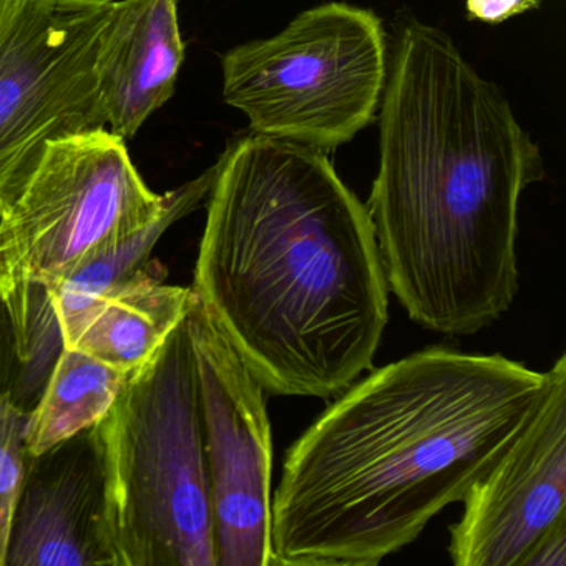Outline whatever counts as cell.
Returning <instances> with one entry per match:
<instances>
[{
	"instance_id": "obj_1",
	"label": "cell",
	"mask_w": 566,
	"mask_h": 566,
	"mask_svg": "<svg viewBox=\"0 0 566 566\" xmlns=\"http://www.w3.org/2000/svg\"><path fill=\"white\" fill-rule=\"evenodd\" d=\"M366 208L387 284L423 329L470 336L518 293V208L542 151L449 34L397 19Z\"/></svg>"
},
{
	"instance_id": "obj_3",
	"label": "cell",
	"mask_w": 566,
	"mask_h": 566,
	"mask_svg": "<svg viewBox=\"0 0 566 566\" xmlns=\"http://www.w3.org/2000/svg\"><path fill=\"white\" fill-rule=\"evenodd\" d=\"M546 373L429 347L354 382L290 447L274 566H376L462 502L532 419Z\"/></svg>"
},
{
	"instance_id": "obj_10",
	"label": "cell",
	"mask_w": 566,
	"mask_h": 566,
	"mask_svg": "<svg viewBox=\"0 0 566 566\" xmlns=\"http://www.w3.org/2000/svg\"><path fill=\"white\" fill-rule=\"evenodd\" d=\"M104 470L94 427L28 455L6 566H111Z\"/></svg>"
},
{
	"instance_id": "obj_5",
	"label": "cell",
	"mask_w": 566,
	"mask_h": 566,
	"mask_svg": "<svg viewBox=\"0 0 566 566\" xmlns=\"http://www.w3.org/2000/svg\"><path fill=\"white\" fill-rule=\"evenodd\" d=\"M389 69V41L376 12L324 2L283 31L243 42L221 57L224 104L251 134L336 150L376 117Z\"/></svg>"
},
{
	"instance_id": "obj_12",
	"label": "cell",
	"mask_w": 566,
	"mask_h": 566,
	"mask_svg": "<svg viewBox=\"0 0 566 566\" xmlns=\"http://www.w3.org/2000/svg\"><path fill=\"white\" fill-rule=\"evenodd\" d=\"M214 177L217 164L200 177L170 190L167 208L157 220L95 254L87 263L49 287L65 347H74L102 306L148 266L151 253L164 234L207 200Z\"/></svg>"
},
{
	"instance_id": "obj_8",
	"label": "cell",
	"mask_w": 566,
	"mask_h": 566,
	"mask_svg": "<svg viewBox=\"0 0 566 566\" xmlns=\"http://www.w3.org/2000/svg\"><path fill=\"white\" fill-rule=\"evenodd\" d=\"M187 321L197 360L217 566H274L266 390L197 297Z\"/></svg>"
},
{
	"instance_id": "obj_16",
	"label": "cell",
	"mask_w": 566,
	"mask_h": 566,
	"mask_svg": "<svg viewBox=\"0 0 566 566\" xmlns=\"http://www.w3.org/2000/svg\"><path fill=\"white\" fill-rule=\"evenodd\" d=\"M542 4L543 0H467V14L473 21L495 25L535 11Z\"/></svg>"
},
{
	"instance_id": "obj_4",
	"label": "cell",
	"mask_w": 566,
	"mask_h": 566,
	"mask_svg": "<svg viewBox=\"0 0 566 566\" xmlns=\"http://www.w3.org/2000/svg\"><path fill=\"white\" fill-rule=\"evenodd\" d=\"M94 436L104 470L102 532L111 566H217L187 319L128 377Z\"/></svg>"
},
{
	"instance_id": "obj_11",
	"label": "cell",
	"mask_w": 566,
	"mask_h": 566,
	"mask_svg": "<svg viewBox=\"0 0 566 566\" xmlns=\"http://www.w3.org/2000/svg\"><path fill=\"white\" fill-rule=\"evenodd\" d=\"M184 61L178 0H114L97 59L108 130L134 138L174 97Z\"/></svg>"
},
{
	"instance_id": "obj_9",
	"label": "cell",
	"mask_w": 566,
	"mask_h": 566,
	"mask_svg": "<svg viewBox=\"0 0 566 566\" xmlns=\"http://www.w3.org/2000/svg\"><path fill=\"white\" fill-rule=\"evenodd\" d=\"M457 566H566V357L546 373L530 422L462 499Z\"/></svg>"
},
{
	"instance_id": "obj_15",
	"label": "cell",
	"mask_w": 566,
	"mask_h": 566,
	"mask_svg": "<svg viewBox=\"0 0 566 566\" xmlns=\"http://www.w3.org/2000/svg\"><path fill=\"white\" fill-rule=\"evenodd\" d=\"M25 422L28 416L11 397L0 394V566H6L12 523L28 470Z\"/></svg>"
},
{
	"instance_id": "obj_6",
	"label": "cell",
	"mask_w": 566,
	"mask_h": 566,
	"mask_svg": "<svg viewBox=\"0 0 566 566\" xmlns=\"http://www.w3.org/2000/svg\"><path fill=\"white\" fill-rule=\"evenodd\" d=\"M170 200L145 184L127 140L108 128L52 142L0 217V294L51 287L157 220Z\"/></svg>"
},
{
	"instance_id": "obj_7",
	"label": "cell",
	"mask_w": 566,
	"mask_h": 566,
	"mask_svg": "<svg viewBox=\"0 0 566 566\" xmlns=\"http://www.w3.org/2000/svg\"><path fill=\"white\" fill-rule=\"evenodd\" d=\"M114 0H0V217L49 145L107 128L98 45Z\"/></svg>"
},
{
	"instance_id": "obj_14",
	"label": "cell",
	"mask_w": 566,
	"mask_h": 566,
	"mask_svg": "<svg viewBox=\"0 0 566 566\" xmlns=\"http://www.w3.org/2000/svg\"><path fill=\"white\" fill-rule=\"evenodd\" d=\"M128 374L64 347L25 422L28 455H39L92 429L111 412Z\"/></svg>"
},
{
	"instance_id": "obj_13",
	"label": "cell",
	"mask_w": 566,
	"mask_h": 566,
	"mask_svg": "<svg viewBox=\"0 0 566 566\" xmlns=\"http://www.w3.org/2000/svg\"><path fill=\"white\" fill-rule=\"evenodd\" d=\"M167 270L157 260L102 306L88 323L78 349L122 373H137L187 319L195 294L191 287L165 283Z\"/></svg>"
},
{
	"instance_id": "obj_2",
	"label": "cell",
	"mask_w": 566,
	"mask_h": 566,
	"mask_svg": "<svg viewBox=\"0 0 566 566\" xmlns=\"http://www.w3.org/2000/svg\"><path fill=\"white\" fill-rule=\"evenodd\" d=\"M207 200L191 290L263 389L327 400L373 369L389 284L366 203L327 155L240 135Z\"/></svg>"
}]
</instances>
